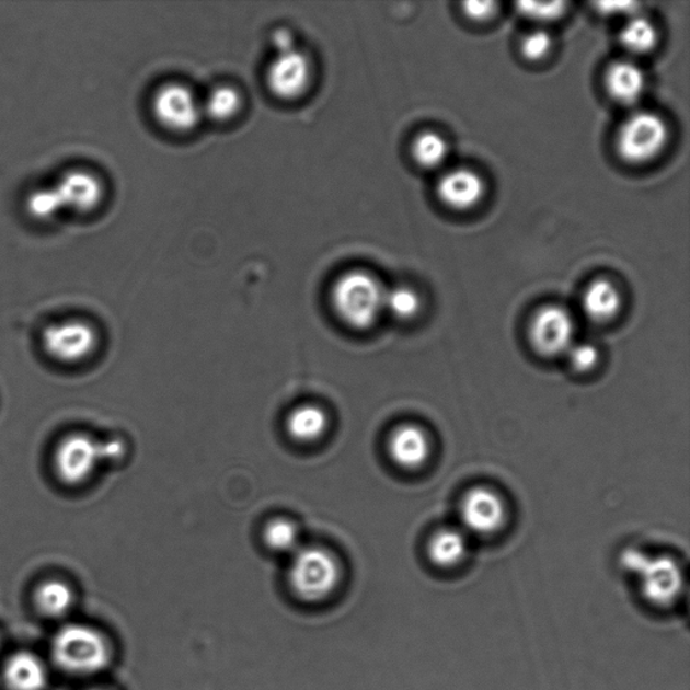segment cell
I'll return each instance as SVG.
<instances>
[{"label": "cell", "instance_id": "cell-1", "mask_svg": "<svg viewBox=\"0 0 690 690\" xmlns=\"http://www.w3.org/2000/svg\"><path fill=\"white\" fill-rule=\"evenodd\" d=\"M51 657L62 671L73 676L101 674L111 663L110 643L91 625L72 623L57 631L51 641Z\"/></svg>", "mask_w": 690, "mask_h": 690}, {"label": "cell", "instance_id": "cell-2", "mask_svg": "<svg viewBox=\"0 0 690 690\" xmlns=\"http://www.w3.org/2000/svg\"><path fill=\"white\" fill-rule=\"evenodd\" d=\"M622 568L636 576L643 598L648 605L669 608L682 593L683 578L680 565L666 555H653L636 548L624 549L621 554Z\"/></svg>", "mask_w": 690, "mask_h": 690}, {"label": "cell", "instance_id": "cell-3", "mask_svg": "<svg viewBox=\"0 0 690 690\" xmlns=\"http://www.w3.org/2000/svg\"><path fill=\"white\" fill-rule=\"evenodd\" d=\"M384 291L371 274L348 272L333 285L332 306L345 324L355 330H367L383 311Z\"/></svg>", "mask_w": 690, "mask_h": 690}, {"label": "cell", "instance_id": "cell-4", "mask_svg": "<svg viewBox=\"0 0 690 690\" xmlns=\"http://www.w3.org/2000/svg\"><path fill=\"white\" fill-rule=\"evenodd\" d=\"M125 447L120 441H97L87 433H72L62 438L53 456L58 479L68 485L83 484L93 476L104 460L120 459Z\"/></svg>", "mask_w": 690, "mask_h": 690}, {"label": "cell", "instance_id": "cell-5", "mask_svg": "<svg viewBox=\"0 0 690 690\" xmlns=\"http://www.w3.org/2000/svg\"><path fill=\"white\" fill-rule=\"evenodd\" d=\"M341 565L326 549L308 547L297 549L289 568V583L294 593L308 603L329 599L341 582Z\"/></svg>", "mask_w": 690, "mask_h": 690}, {"label": "cell", "instance_id": "cell-6", "mask_svg": "<svg viewBox=\"0 0 690 690\" xmlns=\"http://www.w3.org/2000/svg\"><path fill=\"white\" fill-rule=\"evenodd\" d=\"M668 126L659 115L639 111L619 126L617 153L631 165H642L660 154L668 143Z\"/></svg>", "mask_w": 690, "mask_h": 690}, {"label": "cell", "instance_id": "cell-7", "mask_svg": "<svg viewBox=\"0 0 690 690\" xmlns=\"http://www.w3.org/2000/svg\"><path fill=\"white\" fill-rule=\"evenodd\" d=\"M97 333L87 321L70 319L46 326L43 347L49 358L62 365H78L96 349Z\"/></svg>", "mask_w": 690, "mask_h": 690}, {"label": "cell", "instance_id": "cell-8", "mask_svg": "<svg viewBox=\"0 0 690 690\" xmlns=\"http://www.w3.org/2000/svg\"><path fill=\"white\" fill-rule=\"evenodd\" d=\"M575 336V321L565 308L545 306L531 318L529 338L537 354L545 358L566 354Z\"/></svg>", "mask_w": 690, "mask_h": 690}, {"label": "cell", "instance_id": "cell-9", "mask_svg": "<svg viewBox=\"0 0 690 690\" xmlns=\"http://www.w3.org/2000/svg\"><path fill=\"white\" fill-rule=\"evenodd\" d=\"M153 114L160 125L175 133L191 131L203 118L202 103L188 87L166 84L156 92Z\"/></svg>", "mask_w": 690, "mask_h": 690}, {"label": "cell", "instance_id": "cell-10", "mask_svg": "<svg viewBox=\"0 0 690 690\" xmlns=\"http://www.w3.org/2000/svg\"><path fill=\"white\" fill-rule=\"evenodd\" d=\"M460 518L464 528L478 536H491L506 522V505L494 490L475 487L460 503Z\"/></svg>", "mask_w": 690, "mask_h": 690}, {"label": "cell", "instance_id": "cell-11", "mask_svg": "<svg viewBox=\"0 0 690 690\" xmlns=\"http://www.w3.org/2000/svg\"><path fill=\"white\" fill-rule=\"evenodd\" d=\"M311 78V61L297 49L277 55L267 70L268 90L285 101L300 97L308 90Z\"/></svg>", "mask_w": 690, "mask_h": 690}, {"label": "cell", "instance_id": "cell-12", "mask_svg": "<svg viewBox=\"0 0 690 690\" xmlns=\"http://www.w3.org/2000/svg\"><path fill=\"white\" fill-rule=\"evenodd\" d=\"M55 189L64 210L87 214L99 207L104 197L102 181L83 169H73L58 179Z\"/></svg>", "mask_w": 690, "mask_h": 690}, {"label": "cell", "instance_id": "cell-13", "mask_svg": "<svg viewBox=\"0 0 690 690\" xmlns=\"http://www.w3.org/2000/svg\"><path fill=\"white\" fill-rule=\"evenodd\" d=\"M485 192L481 174L468 168H456L437 181L436 193L444 206L455 210H467L482 202Z\"/></svg>", "mask_w": 690, "mask_h": 690}, {"label": "cell", "instance_id": "cell-14", "mask_svg": "<svg viewBox=\"0 0 690 690\" xmlns=\"http://www.w3.org/2000/svg\"><path fill=\"white\" fill-rule=\"evenodd\" d=\"M388 448L390 458L405 470L423 467L430 456L428 433L414 424L398 426L389 437Z\"/></svg>", "mask_w": 690, "mask_h": 690}, {"label": "cell", "instance_id": "cell-15", "mask_svg": "<svg viewBox=\"0 0 690 690\" xmlns=\"http://www.w3.org/2000/svg\"><path fill=\"white\" fill-rule=\"evenodd\" d=\"M606 90L613 101L633 105L641 101L646 90L643 70L633 61H616L606 70Z\"/></svg>", "mask_w": 690, "mask_h": 690}, {"label": "cell", "instance_id": "cell-16", "mask_svg": "<svg viewBox=\"0 0 690 690\" xmlns=\"http://www.w3.org/2000/svg\"><path fill=\"white\" fill-rule=\"evenodd\" d=\"M3 681L9 690H44L48 674L43 660L33 653L18 652L5 660Z\"/></svg>", "mask_w": 690, "mask_h": 690}, {"label": "cell", "instance_id": "cell-17", "mask_svg": "<svg viewBox=\"0 0 690 690\" xmlns=\"http://www.w3.org/2000/svg\"><path fill=\"white\" fill-rule=\"evenodd\" d=\"M582 307L595 324H606L617 318L622 308V295L608 279H596L584 290Z\"/></svg>", "mask_w": 690, "mask_h": 690}, {"label": "cell", "instance_id": "cell-18", "mask_svg": "<svg viewBox=\"0 0 690 690\" xmlns=\"http://www.w3.org/2000/svg\"><path fill=\"white\" fill-rule=\"evenodd\" d=\"M426 552H428L430 563L437 566V568H456V566L463 563L467 557V538L460 530H438L432 536Z\"/></svg>", "mask_w": 690, "mask_h": 690}, {"label": "cell", "instance_id": "cell-19", "mask_svg": "<svg viewBox=\"0 0 690 690\" xmlns=\"http://www.w3.org/2000/svg\"><path fill=\"white\" fill-rule=\"evenodd\" d=\"M329 426L323 409L315 405H302L295 409L286 421L291 438L301 442H312L319 440Z\"/></svg>", "mask_w": 690, "mask_h": 690}, {"label": "cell", "instance_id": "cell-20", "mask_svg": "<svg viewBox=\"0 0 690 690\" xmlns=\"http://www.w3.org/2000/svg\"><path fill=\"white\" fill-rule=\"evenodd\" d=\"M73 590L61 580H46L34 593V605L46 618H61L72 608Z\"/></svg>", "mask_w": 690, "mask_h": 690}, {"label": "cell", "instance_id": "cell-21", "mask_svg": "<svg viewBox=\"0 0 690 690\" xmlns=\"http://www.w3.org/2000/svg\"><path fill=\"white\" fill-rule=\"evenodd\" d=\"M658 33L656 26L647 18H631L621 31V43L624 49L635 55H645L657 45Z\"/></svg>", "mask_w": 690, "mask_h": 690}, {"label": "cell", "instance_id": "cell-22", "mask_svg": "<svg viewBox=\"0 0 690 690\" xmlns=\"http://www.w3.org/2000/svg\"><path fill=\"white\" fill-rule=\"evenodd\" d=\"M449 154L447 139L435 131H425L414 139L412 156L417 165L424 169H435L446 162Z\"/></svg>", "mask_w": 690, "mask_h": 690}, {"label": "cell", "instance_id": "cell-23", "mask_svg": "<svg viewBox=\"0 0 690 690\" xmlns=\"http://www.w3.org/2000/svg\"><path fill=\"white\" fill-rule=\"evenodd\" d=\"M242 97L235 88L218 87L209 92L206 101L202 103L203 116L216 122H226L233 118L241 110Z\"/></svg>", "mask_w": 690, "mask_h": 690}, {"label": "cell", "instance_id": "cell-24", "mask_svg": "<svg viewBox=\"0 0 690 690\" xmlns=\"http://www.w3.org/2000/svg\"><path fill=\"white\" fill-rule=\"evenodd\" d=\"M26 209L33 219L49 221L62 212V204L58 197L55 186H44L28 193L26 198Z\"/></svg>", "mask_w": 690, "mask_h": 690}, {"label": "cell", "instance_id": "cell-25", "mask_svg": "<svg viewBox=\"0 0 690 690\" xmlns=\"http://www.w3.org/2000/svg\"><path fill=\"white\" fill-rule=\"evenodd\" d=\"M419 298L411 288H398L384 291L383 309L396 320H412L419 311Z\"/></svg>", "mask_w": 690, "mask_h": 690}, {"label": "cell", "instance_id": "cell-26", "mask_svg": "<svg viewBox=\"0 0 690 690\" xmlns=\"http://www.w3.org/2000/svg\"><path fill=\"white\" fill-rule=\"evenodd\" d=\"M265 542L274 552L290 553L296 552L298 547V529L289 519H273L266 526Z\"/></svg>", "mask_w": 690, "mask_h": 690}, {"label": "cell", "instance_id": "cell-27", "mask_svg": "<svg viewBox=\"0 0 690 690\" xmlns=\"http://www.w3.org/2000/svg\"><path fill=\"white\" fill-rule=\"evenodd\" d=\"M566 355L570 366L578 373L593 371L600 360L598 347L590 343L572 344Z\"/></svg>", "mask_w": 690, "mask_h": 690}, {"label": "cell", "instance_id": "cell-28", "mask_svg": "<svg viewBox=\"0 0 690 690\" xmlns=\"http://www.w3.org/2000/svg\"><path fill=\"white\" fill-rule=\"evenodd\" d=\"M553 39L551 34L538 28V31L525 35L522 43H520V51H522L526 60L540 61L551 51Z\"/></svg>", "mask_w": 690, "mask_h": 690}, {"label": "cell", "instance_id": "cell-29", "mask_svg": "<svg viewBox=\"0 0 690 690\" xmlns=\"http://www.w3.org/2000/svg\"><path fill=\"white\" fill-rule=\"evenodd\" d=\"M566 3L564 2H551V3H536V2H520L517 3V10L519 14H522L529 20L533 21H554L564 14Z\"/></svg>", "mask_w": 690, "mask_h": 690}, {"label": "cell", "instance_id": "cell-30", "mask_svg": "<svg viewBox=\"0 0 690 690\" xmlns=\"http://www.w3.org/2000/svg\"><path fill=\"white\" fill-rule=\"evenodd\" d=\"M496 3L494 2H465L463 13L472 21H487L495 14Z\"/></svg>", "mask_w": 690, "mask_h": 690}, {"label": "cell", "instance_id": "cell-31", "mask_svg": "<svg viewBox=\"0 0 690 690\" xmlns=\"http://www.w3.org/2000/svg\"><path fill=\"white\" fill-rule=\"evenodd\" d=\"M272 43L277 50V55L296 49L294 34L289 31H285V28H279V31L274 32Z\"/></svg>", "mask_w": 690, "mask_h": 690}, {"label": "cell", "instance_id": "cell-32", "mask_svg": "<svg viewBox=\"0 0 690 690\" xmlns=\"http://www.w3.org/2000/svg\"><path fill=\"white\" fill-rule=\"evenodd\" d=\"M87 690H110V689H105V688H91V689H87Z\"/></svg>", "mask_w": 690, "mask_h": 690}]
</instances>
